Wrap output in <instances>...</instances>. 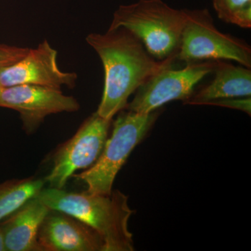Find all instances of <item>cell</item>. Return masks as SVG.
Instances as JSON below:
<instances>
[{
    "label": "cell",
    "instance_id": "4",
    "mask_svg": "<svg viewBox=\"0 0 251 251\" xmlns=\"http://www.w3.org/2000/svg\"><path fill=\"white\" fill-rule=\"evenodd\" d=\"M158 117V110L142 114L122 112L114 122L111 136L95 163L79 174L77 179L85 182L87 192L110 194L117 174L135 147L152 128Z\"/></svg>",
    "mask_w": 251,
    "mask_h": 251
},
{
    "label": "cell",
    "instance_id": "17",
    "mask_svg": "<svg viewBox=\"0 0 251 251\" xmlns=\"http://www.w3.org/2000/svg\"><path fill=\"white\" fill-rule=\"evenodd\" d=\"M0 251H6L5 250L4 238H3L1 227H0Z\"/></svg>",
    "mask_w": 251,
    "mask_h": 251
},
{
    "label": "cell",
    "instance_id": "12",
    "mask_svg": "<svg viewBox=\"0 0 251 251\" xmlns=\"http://www.w3.org/2000/svg\"><path fill=\"white\" fill-rule=\"evenodd\" d=\"M226 61H216L213 80L198 93L191 96L185 103L207 105L209 102L219 99L251 97V69Z\"/></svg>",
    "mask_w": 251,
    "mask_h": 251
},
{
    "label": "cell",
    "instance_id": "8",
    "mask_svg": "<svg viewBox=\"0 0 251 251\" xmlns=\"http://www.w3.org/2000/svg\"><path fill=\"white\" fill-rule=\"evenodd\" d=\"M0 107L16 110L27 133L37 129L52 114L75 112L80 109L76 99L62 91L35 85H20L0 88Z\"/></svg>",
    "mask_w": 251,
    "mask_h": 251
},
{
    "label": "cell",
    "instance_id": "10",
    "mask_svg": "<svg viewBox=\"0 0 251 251\" xmlns=\"http://www.w3.org/2000/svg\"><path fill=\"white\" fill-rule=\"evenodd\" d=\"M41 251H104L99 234L85 223L50 209L38 234Z\"/></svg>",
    "mask_w": 251,
    "mask_h": 251
},
{
    "label": "cell",
    "instance_id": "6",
    "mask_svg": "<svg viewBox=\"0 0 251 251\" xmlns=\"http://www.w3.org/2000/svg\"><path fill=\"white\" fill-rule=\"evenodd\" d=\"M216 60L186 63L181 69L163 68L140 86L127 109L137 113L154 111L174 100L191 98L196 86L215 67Z\"/></svg>",
    "mask_w": 251,
    "mask_h": 251
},
{
    "label": "cell",
    "instance_id": "1",
    "mask_svg": "<svg viewBox=\"0 0 251 251\" xmlns=\"http://www.w3.org/2000/svg\"><path fill=\"white\" fill-rule=\"evenodd\" d=\"M86 41L96 51L104 69V89L97 113L105 120L126 107L128 98L150 77L176 59H155L141 41L125 28L92 33Z\"/></svg>",
    "mask_w": 251,
    "mask_h": 251
},
{
    "label": "cell",
    "instance_id": "11",
    "mask_svg": "<svg viewBox=\"0 0 251 251\" xmlns=\"http://www.w3.org/2000/svg\"><path fill=\"white\" fill-rule=\"evenodd\" d=\"M50 209L37 196L0 223L6 251H41L38 234Z\"/></svg>",
    "mask_w": 251,
    "mask_h": 251
},
{
    "label": "cell",
    "instance_id": "13",
    "mask_svg": "<svg viewBox=\"0 0 251 251\" xmlns=\"http://www.w3.org/2000/svg\"><path fill=\"white\" fill-rule=\"evenodd\" d=\"M45 181L34 177L12 179L0 184V223L23 204L36 197Z\"/></svg>",
    "mask_w": 251,
    "mask_h": 251
},
{
    "label": "cell",
    "instance_id": "9",
    "mask_svg": "<svg viewBox=\"0 0 251 251\" xmlns=\"http://www.w3.org/2000/svg\"><path fill=\"white\" fill-rule=\"evenodd\" d=\"M77 78L75 73L61 70L57 62V51L46 40L35 49H29L18 62L0 68V88L35 85L61 90L62 86L74 88Z\"/></svg>",
    "mask_w": 251,
    "mask_h": 251
},
{
    "label": "cell",
    "instance_id": "14",
    "mask_svg": "<svg viewBox=\"0 0 251 251\" xmlns=\"http://www.w3.org/2000/svg\"><path fill=\"white\" fill-rule=\"evenodd\" d=\"M219 19L238 27H251V0H212Z\"/></svg>",
    "mask_w": 251,
    "mask_h": 251
},
{
    "label": "cell",
    "instance_id": "2",
    "mask_svg": "<svg viewBox=\"0 0 251 251\" xmlns=\"http://www.w3.org/2000/svg\"><path fill=\"white\" fill-rule=\"evenodd\" d=\"M36 196L50 209L74 216L92 227L103 240L104 251L134 250L128 221L135 211L128 206V196L119 190L92 194L44 187Z\"/></svg>",
    "mask_w": 251,
    "mask_h": 251
},
{
    "label": "cell",
    "instance_id": "16",
    "mask_svg": "<svg viewBox=\"0 0 251 251\" xmlns=\"http://www.w3.org/2000/svg\"><path fill=\"white\" fill-rule=\"evenodd\" d=\"M207 105H218L237 110H242L251 115V99L250 97H242V98H229L219 99L209 102Z\"/></svg>",
    "mask_w": 251,
    "mask_h": 251
},
{
    "label": "cell",
    "instance_id": "5",
    "mask_svg": "<svg viewBox=\"0 0 251 251\" xmlns=\"http://www.w3.org/2000/svg\"><path fill=\"white\" fill-rule=\"evenodd\" d=\"M176 59L186 63L234 61L251 69V48L242 39L217 29L207 9H186Z\"/></svg>",
    "mask_w": 251,
    "mask_h": 251
},
{
    "label": "cell",
    "instance_id": "3",
    "mask_svg": "<svg viewBox=\"0 0 251 251\" xmlns=\"http://www.w3.org/2000/svg\"><path fill=\"white\" fill-rule=\"evenodd\" d=\"M186 9H176L162 0H139L122 5L108 29L125 28L136 36L155 59L176 57Z\"/></svg>",
    "mask_w": 251,
    "mask_h": 251
},
{
    "label": "cell",
    "instance_id": "15",
    "mask_svg": "<svg viewBox=\"0 0 251 251\" xmlns=\"http://www.w3.org/2000/svg\"><path fill=\"white\" fill-rule=\"evenodd\" d=\"M29 48L0 45V68L11 65L22 59Z\"/></svg>",
    "mask_w": 251,
    "mask_h": 251
},
{
    "label": "cell",
    "instance_id": "7",
    "mask_svg": "<svg viewBox=\"0 0 251 251\" xmlns=\"http://www.w3.org/2000/svg\"><path fill=\"white\" fill-rule=\"evenodd\" d=\"M111 122L96 112L82 123L54 153L52 169L45 179L49 187L63 188L75 172L93 166L108 139Z\"/></svg>",
    "mask_w": 251,
    "mask_h": 251
}]
</instances>
